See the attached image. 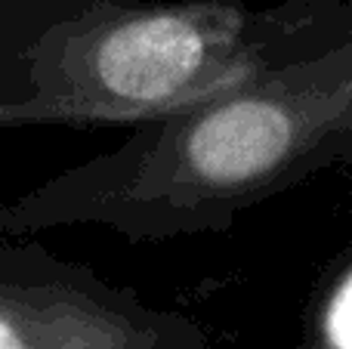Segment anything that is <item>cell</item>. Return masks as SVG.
Segmentation results:
<instances>
[{
  "mask_svg": "<svg viewBox=\"0 0 352 349\" xmlns=\"http://www.w3.org/2000/svg\"><path fill=\"white\" fill-rule=\"evenodd\" d=\"M352 161V43L161 115L0 201V235L105 226L130 241L226 232L238 214Z\"/></svg>",
  "mask_w": 352,
  "mask_h": 349,
  "instance_id": "cell-1",
  "label": "cell"
},
{
  "mask_svg": "<svg viewBox=\"0 0 352 349\" xmlns=\"http://www.w3.org/2000/svg\"><path fill=\"white\" fill-rule=\"evenodd\" d=\"M352 43V0H0V130L140 127Z\"/></svg>",
  "mask_w": 352,
  "mask_h": 349,
  "instance_id": "cell-2",
  "label": "cell"
},
{
  "mask_svg": "<svg viewBox=\"0 0 352 349\" xmlns=\"http://www.w3.org/2000/svg\"><path fill=\"white\" fill-rule=\"evenodd\" d=\"M0 349H210L192 315L148 306L37 241H0Z\"/></svg>",
  "mask_w": 352,
  "mask_h": 349,
  "instance_id": "cell-3",
  "label": "cell"
},
{
  "mask_svg": "<svg viewBox=\"0 0 352 349\" xmlns=\"http://www.w3.org/2000/svg\"><path fill=\"white\" fill-rule=\"evenodd\" d=\"M294 349H352V247L337 251L322 269Z\"/></svg>",
  "mask_w": 352,
  "mask_h": 349,
  "instance_id": "cell-4",
  "label": "cell"
}]
</instances>
